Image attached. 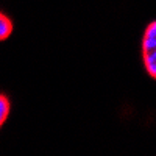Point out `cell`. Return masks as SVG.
I'll list each match as a JSON object with an SVG mask.
<instances>
[{"mask_svg": "<svg viewBox=\"0 0 156 156\" xmlns=\"http://www.w3.org/2000/svg\"><path fill=\"white\" fill-rule=\"evenodd\" d=\"M142 59L147 73L156 80V20L147 25L142 37Z\"/></svg>", "mask_w": 156, "mask_h": 156, "instance_id": "1", "label": "cell"}, {"mask_svg": "<svg viewBox=\"0 0 156 156\" xmlns=\"http://www.w3.org/2000/svg\"><path fill=\"white\" fill-rule=\"evenodd\" d=\"M12 33V22L3 12H0V41H5Z\"/></svg>", "mask_w": 156, "mask_h": 156, "instance_id": "2", "label": "cell"}, {"mask_svg": "<svg viewBox=\"0 0 156 156\" xmlns=\"http://www.w3.org/2000/svg\"><path fill=\"white\" fill-rule=\"evenodd\" d=\"M9 108H11L9 100H8L5 95L0 94V126L5 123L6 117H8V114H9Z\"/></svg>", "mask_w": 156, "mask_h": 156, "instance_id": "3", "label": "cell"}]
</instances>
